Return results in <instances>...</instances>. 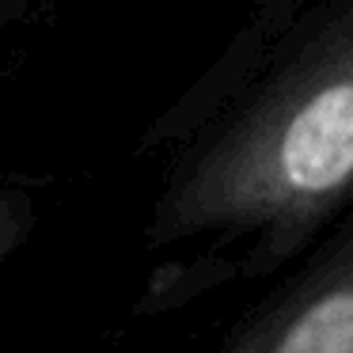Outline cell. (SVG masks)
<instances>
[{
  "instance_id": "1",
  "label": "cell",
  "mask_w": 353,
  "mask_h": 353,
  "mask_svg": "<svg viewBox=\"0 0 353 353\" xmlns=\"http://www.w3.org/2000/svg\"><path fill=\"white\" fill-rule=\"evenodd\" d=\"M353 213V0H307L270 65L171 175L156 247H194V274H281Z\"/></svg>"
},
{
  "instance_id": "2",
  "label": "cell",
  "mask_w": 353,
  "mask_h": 353,
  "mask_svg": "<svg viewBox=\"0 0 353 353\" xmlns=\"http://www.w3.org/2000/svg\"><path fill=\"white\" fill-rule=\"evenodd\" d=\"M281 274L216 353H353V213Z\"/></svg>"
},
{
  "instance_id": "3",
  "label": "cell",
  "mask_w": 353,
  "mask_h": 353,
  "mask_svg": "<svg viewBox=\"0 0 353 353\" xmlns=\"http://www.w3.org/2000/svg\"><path fill=\"white\" fill-rule=\"evenodd\" d=\"M31 224H34V201L27 194L0 190V266L19 251Z\"/></svg>"
}]
</instances>
